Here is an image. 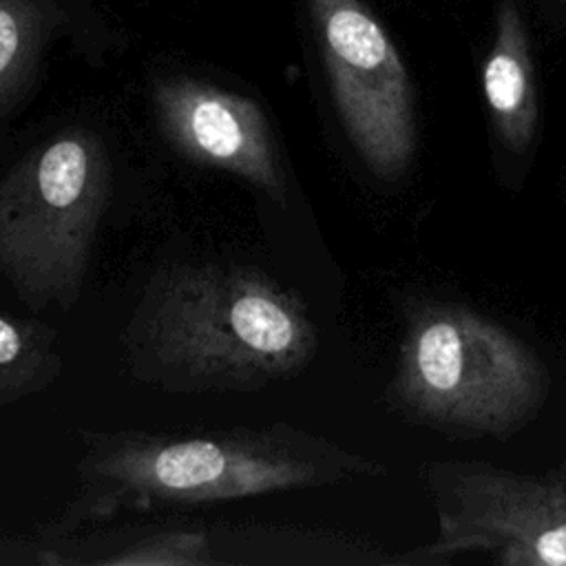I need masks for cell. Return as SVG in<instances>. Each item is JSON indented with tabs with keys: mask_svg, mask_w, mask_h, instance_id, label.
Segmentation results:
<instances>
[{
	"mask_svg": "<svg viewBox=\"0 0 566 566\" xmlns=\"http://www.w3.org/2000/svg\"><path fill=\"white\" fill-rule=\"evenodd\" d=\"M130 374L166 391H256L316 352L305 303L261 270L181 263L159 270L124 329Z\"/></svg>",
	"mask_w": 566,
	"mask_h": 566,
	"instance_id": "6da1fadb",
	"label": "cell"
},
{
	"mask_svg": "<svg viewBox=\"0 0 566 566\" xmlns=\"http://www.w3.org/2000/svg\"><path fill=\"white\" fill-rule=\"evenodd\" d=\"M380 471L290 427L232 429L203 436L119 433L97 438L80 460V491L66 526L122 509L206 504L270 491L316 486Z\"/></svg>",
	"mask_w": 566,
	"mask_h": 566,
	"instance_id": "7a4b0ae2",
	"label": "cell"
},
{
	"mask_svg": "<svg viewBox=\"0 0 566 566\" xmlns=\"http://www.w3.org/2000/svg\"><path fill=\"white\" fill-rule=\"evenodd\" d=\"M111 192L102 137L69 126L0 181V274L33 310H69L84 285Z\"/></svg>",
	"mask_w": 566,
	"mask_h": 566,
	"instance_id": "3957f363",
	"label": "cell"
},
{
	"mask_svg": "<svg viewBox=\"0 0 566 566\" xmlns=\"http://www.w3.org/2000/svg\"><path fill=\"white\" fill-rule=\"evenodd\" d=\"M394 391L427 422L509 433L542 407L546 371L533 349L486 316L429 305L402 336Z\"/></svg>",
	"mask_w": 566,
	"mask_h": 566,
	"instance_id": "277c9868",
	"label": "cell"
},
{
	"mask_svg": "<svg viewBox=\"0 0 566 566\" xmlns=\"http://www.w3.org/2000/svg\"><path fill=\"white\" fill-rule=\"evenodd\" d=\"M436 537L394 564H438L486 553L504 566H566V464L526 475L475 462L427 467Z\"/></svg>",
	"mask_w": 566,
	"mask_h": 566,
	"instance_id": "5b68a950",
	"label": "cell"
},
{
	"mask_svg": "<svg viewBox=\"0 0 566 566\" xmlns=\"http://www.w3.org/2000/svg\"><path fill=\"white\" fill-rule=\"evenodd\" d=\"M334 111L380 179H398L416 150L413 86L402 55L365 0H301Z\"/></svg>",
	"mask_w": 566,
	"mask_h": 566,
	"instance_id": "8992f818",
	"label": "cell"
},
{
	"mask_svg": "<svg viewBox=\"0 0 566 566\" xmlns=\"http://www.w3.org/2000/svg\"><path fill=\"white\" fill-rule=\"evenodd\" d=\"M150 104L159 133L188 161L226 170L287 206L274 130L261 104L190 73H157Z\"/></svg>",
	"mask_w": 566,
	"mask_h": 566,
	"instance_id": "52a82bcc",
	"label": "cell"
},
{
	"mask_svg": "<svg viewBox=\"0 0 566 566\" xmlns=\"http://www.w3.org/2000/svg\"><path fill=\"white\" fill-rule=\"evenodd\" d=\"M55 44L102 64L126 33L95 0H0V119L31 99Z\"/></svg>",
	"mask_w": 566,
	"mask_h": 566,
	"instance_id": "ba28073f",
	"label": "cell"
},
{
	"mask_svg": "<svg viewBox=\"0 0 566 566\" xmlns=\"http://www.w3.org/2000/svg\"><path fill=\"white\" fill-rule=\"evenodd\" d=\"M482 93L500 142L509 150H524L535 137L539 117L524 0H495Z\"/></svg>",
	"mask_w": 566,
	"mask_h": 566,
	"instance_id": "9c48e42d",
	"label": "cell"
},
{
	"mask_svg": "<svg viewBox=\"0 0 566 566\" xmlns=\"http://www.w3.org/2000/svg\"><path fill=\"white\" fill-rule=\"evenodd\" d=\"M62 369L57 334L0 314V405L49 387Z\"/></svg>",
	"mask_w": 566,
	"mask_h": 566,
	"instance_id": "30bf717a",
	"label": "cell"
},
{
	"mask_svg": "<svg viewBox=\"0 0 566 566\" xmlns=\"http://www.w3.org/2000/svg\"><path fill=\"white\" fill-rule=\"evenodd\" d=\"M206 539L201 533H172L148 537L135 551L108 557V564H199L206 562Z\"/></svg>",
	"mask_w": 566,
	"mask_h": 566,
	"instance_id": "8fae6325",
	"label": "cell"
},
{
	"mask_svg": "<svg viewBox=\"0 0 566 566\" xmlns=\"http://www.w3.org/2000/svg\"><path fill=\"white\" fill-rule=\"evenodd\" d=\"M537 9L553 24H566V0H537Z\"/></svg>",
	"mask_w": 566,
	"mask_h": 566,
	"instance_id": "7c38bea8",
	"label": "cell"
}]
</instances>
